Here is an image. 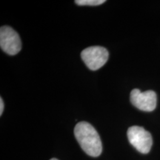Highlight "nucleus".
<instances>
[{"mask_svg": "<svg viewBox=\"0 0 160 160\" xmlns=\"http://www.w3.org/2000/svg\"><path fill=\"white\" fill-rule=\"evenodd\" d=\"M74 135L82 149L88 155L97 157L102 151L101 139L94 128L87 122H80L74 128Z\"/></svg>", "mask_w": 160, "mask_h": 160, "instance_id": "f257e3e1", "label": "nucleus"}, {"mask_svg": "<svg viewBox=\"0 0 160 160\" xmlns=\"http://www.w3.org/2000/svg\"><path fill=\"white\" fill-rule=\"evenodd\" d=\"M81 57L90 70L97 71L107 62L109 53L105 48L101 46H92L82 51Z\"/></svg>", "mask_w": 160, "mask_h": 160, "instance_id": "f03ea898", "label": "nucleus"}, {"mask_svg": "<svg viewBox=\"0 0 160 160\" xmlns=\"http://www.w3.org/2000/svg\"><path fill=\"white\" fill-rule=\"evenodd\" d=\"M128 138L131 144L140 153H149L151 151L153 139L151 134L142 127L132 126L128 130Z\"/></svg>", "mask_w": 160, "mask_h": 160, "instance_id": "7ed1b4c3", "label": "nucleus"}, {"mask_svg": "<svg viewBox=\"0 0 160 160\" xmlns=\"http://www.w3.org/2000/svg\"><path fill=\"white\" fill-rule=\"evenodd\" d=\"M0 47L4 52L11 56L17 54L21 51V39L10 26H2L0 28Z\"/></svg>", "mask_w": 160, "mask_h": 160, "instance_id": "20e7f679", "label": "nucleus"}, {"mask_svg": "<svg viewBox=\"0 0 160 160\" xmlns=\"http://www.w3.org/2000/svg\"><path fill=\"white\" fill-rule=\"evenodd\" d=\"M130 99L132 105L140 111L151 112L157 107V96L153 91L142 92L139 89H133L131 92Z\"/></svg>", "mask_w": 160, "mask_h": 160, "instance_id": "39448f33", "label": "nucleus"}, {"mask_svg": "<svg viewBox=\"0 0 160 160\" xmlns=\"http://www.w3.org/2000/svg\"><path fill=\"white\" fill-rule=\"evenodd\" d=\"M105 0H76L75 3L79 5L97 6L105 3Z\"/></svg>", "mask_w": 160, "mask_h": 160, "instance_id": "423d86ee", "label": "nucleus"}, {"mask_svg": "<svg viewBox=\"0 0 160 160\" xmlns=\"http://www.w3.org/2000/svg\"><path fill=\"white\" fill-rule=\"evenodd\" d=\"M3 111H4V102H3L2 98L1 97V99H0V115L1 116L2 115Z\"/></svg>", "mask_w": 160, "mask_h": 160, "instance_id": "0eeeda50", "label": "nucleus"}, {"mask_svg": "<svg viewBox=\"0 0 160 160\" xmlns=\"http://www.w3.org/2000/svg\"><path fill=\"white\" fill-rule=\"evenodd\" d=\"M50 160H58L57 159H55V158H53V159H50Z\"/></svg>", "mask_w": 160, "mask_h": 160, "instance_id": "6e6552de", "label": "nucleus"}]
</instances>
